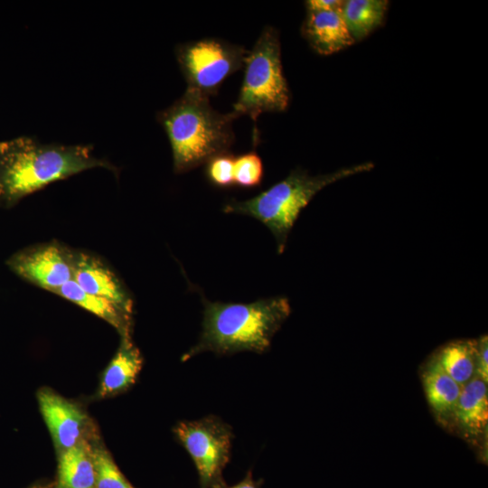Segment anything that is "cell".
Wrapping results in <instances>:
<instances>
[{"mask_svg": "<svg viewBox=\"0 0 488 488\" xmlns=\"http://www.w3.org/2000/svg\"><path fill=\"white\" fill-rule=\"evenodd\" d=\"M202 330L199 341L182 360L212 352L225 355L239 352H267L275 333L291 313L284 296L252 303H222L203 299Z\"/></svg>", "mask_w": 488, "mask_h": 488, "instance_id": "cell-1", "label": "cell"}, {"mask_svg": "<svg viewBox=\"0 0 488 488\" xmlns=\"http://www.w3.org/2000/svg\"><path fill=\"white\" fill-rule=\"evenodd\" d=\"M102 166L89 145L42 144L30 137L0 142V200L11 203L58 180Z\"/></svg>", "mask_w": 488, "mask_h": 488, "instance_id": "cell-2", "label": "cell"}, {"mask_svg": "<svg viewBox=\"0 0 488 488\" xmlns=\"http://www.w3.org/2000/svg\"><path fill=\"white\" fill-rule=\"evenodd\" d=\"M236 118L232 112L222 114L213 109L209 97L186 89L182 97L157 114L171 145L174 171L188 172L230 152Z\"/></svg>", "mask_w": 488, "mask_h": 488, "instance_id": "cell-3", "label": "cell"}, {"mask_svg": "<svg viewBox=\"0 0 488 488\" xmlns=\"http://www.w3.org/2000/svg\"><path fill=\"white\" fill-rule=\"evenodd\" d=\"M373 168V163L365 162L319 175L296 169L284 180L250 199L229 201L223 206V212L250 216L262 222L273 234L277 253L281 254L300 212L322 189Z\"/></svg>", "mask_w": 488, "mask_h": 488, "instance_id": "cell-4", "label": "cell"}, {"mask_svg": "<svg viewBox=\"0 0 488 488\" xmlns=\"http://www.w3.org/2000/svg\"><path fill=\"white\" fill-rule=\"evenodd\" d=\"M243 67L242 84L231 112L256 121L262 113L285 111L290 91L283 73L279 33L274 27H264Z\"/></svg>", "mask_w": 488, "mask_h": 488, "instance_id": "cell-5", "label": "cell"}, {"mask_svg": "<svg viewBox=\"0 0 488 488\" xmlns=\"http://www.w3.org/2000/svg\"><path fill=\"white\" fill-rule=\"evenodd\" d=\"M248 51L217 38L180 44L175 55L187 82V89L210 98L222 82L244 66Z\"/></svg>", "mask_w": 488, "mask_h": 488, "instance_id": "cell-6", "label": "cell"}, {"mask_svg": "<svg viewBox=\"0 0 488 488\" xmlns=\"http://www.w3.org/2000/svg\"><path fill=\"white\" fill-rule=\"evenodd\" d=\"M174 433L191 456L200 488H223V470L230 459L233 433L230 425L218 417L182 421Z\"/></svg>", "mask_w": 488, "mask_h": 488, "instance_id": "cell-7", "label": "cell"}, {"mask_svg": "<svg viewBox=\"0 0 488 488\" xmlns=\"http://www.w3.org/2000/svg\"><path fill=\"white\" fill-rule=\"evenodd\" d=\"M10 267L20 277L55 293L72 279V255L56 244L16 254Z\"/></svg>", "mask_w": 488, "mask_h": 488, "instance_id": "cell-8", "label": "cell"}, {"mask_svg": "<svg viewBox=\"0 0 488 488\" xmlns=\"http://www.w3.org/2000/svg\"><path fill=\"white\" fill-rule=\"evenodd\" d=\"M72 279L85 292L103 297L131 314L132 299L117 277L99 259L84 253L72 255Z\"/></svg>", "mask_w": 488, "mask_h": 488, "instance_id": "cell-9", "label": "cell"}, {"mask_svg": "<svg viewBox=\"0 0 488 488\" xmlns=\"http://www.w3.org/2000/svg\"><path fill=\"white\" fill-rule=\"evenodd\" d=\"M426 399L436 422L446 430H453L454 416L462 388L430 357L420 369Z\"/></svg>", "mask_w": 488, "mask_h": 488, "instance_id": "cell-10", "label": "cell"}, {"mask_svg": "<svg viewBox=\"0 0 488 488\" xmlns=\"http://www.w3.org/2000/svg\"><path fill=\"white\" fill-rule=\"evenodd\" d=\"M488 383L474 377L461 390L453 422V430L469 443L484 437L488 427Z\"/></svg>", "mask_w": 488, "mask_h": 488, "instance_id": "cell-11", "label": "cell"}, {"mask_svg": "<svg viewBox=\"0 0 488 488\" xmlns=\"http://www.w3.org/2000/svg\"><path fill=\"white\" fill-rule=\"evenodd\" d=\"M39 404L42 417L52 439L61 451L80 441L85 423L84 413L74 404L52 392H39Z\"/></svg>", "mask_w": 488, "mask_h": 488, "instance_id": "cell-12", "label": "cell"}, {"mask_svg": "<svg viewBox=\"0 0 488 488\" xmlns=\"http://www.w3.org/2000/svg\"><path fill=\"white\" fill-rule=\"evenodd\" d=\"M301 33L320 55L338 52L355 42L341 11H306Z\"/></svg>", "mask_w": 488, "mask_h": 488, "instance_id": "cell-13", "label": "cell"}, {"mask_svg": "<svg viewBox=\"0 0 488 488\" xmlns=\"http://www.w3.org/2000/svg\"><path fill=\"white\" fill-rule=\"evenodd\" d=\"M142 364V355L130 336H123L117 354L104 372L99 396L106 397L127 389L136 381Z\"/></svg>", "mask_w": 488, "mask_h": 488, "instance_id": "cell-14", "label": "cell"}, {"mask_svg": "<svg viewBox=\"0 0 488 488\" xmlns=\"http://www.w3.org/2000/svg\"><path fill=\"white\" fill-rule=\"evenodd\" d=\"M58 488H96L92 448L84 440L61 452Z\"/></svg>", "mask_w": 488, "mask_h": 488, "instance_id": "cell-15", "label": "cell"}, {"mask_svg": "<svg viewBox=\"0 0 488 488\" xmlns=\"http://www.w3.org/2000/svg\"><path fill=\"white\" fill-rule=\"evenodd\" d=\"M432 355L461 387L476 377L477 339L451 341L440 346Z\"/></svg>", "mask_w": 488, "mask_h": 488, "instance_id": "cell-16", "label": "cell"}, {"mask_svg": "<svg viewBox=\"0 0 488 488\" xmlns=\"http://www.w3.org/2000/svg\"><path fill=\"white\" fill-rule=\"evenodd\" d=\"M55 294L106 320L120 330L123 336H129L130 314L112 302L85 292L73 279L64 284Z\"/></svg>", "mask_w": 488, "mask_h": 488, "instance_id": "cell-17", "label": "cell"}, {"mask_svg": "<svg viewBox=\"0 0 488 488\" xmlns=\"http://www.w3.org/2000/svg\"><path fill=\"white\" fill-rule=\"evenodd\" d=\"M389 4L387 0L343 1L341 13L355 42L367 37L381 25Z\"/></svg>", "mask_w": 488, "mask_h": 488, "instance_id": "cell-18", "label": "cell"}, {"mask_svg": "<svg viewBox=\"0 0 488 488\" xmlns=\"http://www.w3.org/2000/svg\"><path fill=\"white\" fill-rule=\"evenodd\" d=\"M92 458L96 488H134L105 449L98 446L92 448Z\"/></svg>", "mask_w": 488, "mask_h": 488, "instance_id": "cell-19", "label": "cell"}, {"mask_svg": "<svg viewBox=\"0 0 488 488\" xmlns=\"http://www.w3.org/2000/svg\"><path fill=\"white\" fill-rule=\"evenodd\" d=\"M263 173L261 158L255 151L235 156L234 185L242 188L257 187L262 182Z\"/></svg>", "mask_w": 488, "mask_h": 488, "instance_id": "cell-20", "label": "cell"}, {"mask_svg": "<svg viewBox=\"0 0 488 488\" xmlns=\"http://www.w3.org/2000/svg\"><path fill=\"white\" fill-rule=\"evenodd\" d=\"M234 160L230 153H222L211 158L205 164V175L212 185L227 188L234 185Z\"/></svg>", "mask_w": 488, "mask_h": 488, "instance_id": "cell-21", "label": "cell"}, {"mask_svg": "<svg viewBox=\"0 0 488 488\" xmlns=\"http://www.w3.org/2000/svg\"><path fill=\"white\" fill-rule=\"evenodd\" d=\"M488 338L487 334L477 339L476 377L488 383Z\"/></svg>", "mask_w": 488, "mask_h": 488, "instance_id": "cell-22", "label": "cell"}, {"mask_svg": "<svg viewBox=\"0 0 488 488\" xmlns=\"http://www.w3.org/2000/svg\"><path fill=\"white\" fill-rule=\"evenodd\" d=\"M342 0H308L305 2L306 11H341Z\"/></svg>", "mask_w": 488, "mask_h": 488, "instance_id": "cell-23", "label": "cell"}, {"mask_svg": "<svg viewBox=\"0 0 488 488\" xmlns=\"http://www.w3.org/2000/svg\"><path fill=\"white\" fill-rule=\"evenodd\" d=\"M261 483L259 481L253 479L252 472L249 471L245 477L238 483L232 486H224L223 488H260Z\"/></svg>", "mask_w": 488, "mask_h": 488, "instance_id": "cell-24", "label": "cell"}, {"mask_svg": "<svg viewBox=\"0 0 488 488\" xmlns=\"http://www.w3.org/2000/svg\"><path fill=\"white\" fill-rule=\"evenodd\" d=\"M31 488H42L41 486H33V487H31Z\"/></svg>", "mask_w": 488, "mask_h": 488, "instance_id": "cell-25", "label": "cell"}]
</instances>
